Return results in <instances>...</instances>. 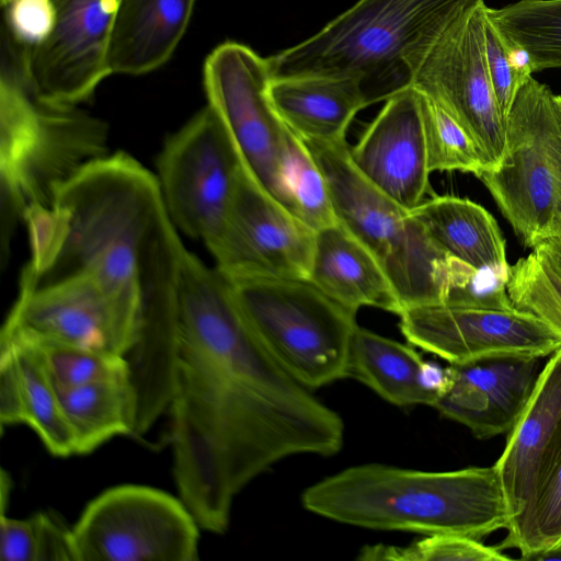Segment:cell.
Instances as JSON below:
<instances>
[{
  "mask_svg": "<svg viewBox=\"0 0 561 561\" xmlns=\"http://www.w3.org/2000/svg\"><path fill=\"white\" fill-rule=\"evenodd\" d=\"M173 473L199 527L224 534L234 497L279 460L332 456L341 416L267 353L229 280L186 250L170 402Z\"/></svg>",
  "mask_w": 561,
  "mask_h": 561,
  "instance_id": "cell-1",
  "label": "cell"
},
{
  "mask_svg": "<svg viewBox=\"0 0 561 561\" xmlns=\"http://www.w3.org/2000/svg\"><path fill=\"white\" fill-rule=\"evenodd\" d=\"M163 207L156 174L129 153L89 162L57 188L49 206L28 211L31 260L20 287L90 274L141 296L139 255Z\"/></svg>",
  "mask_w": 561,
  "mask_h": 561,
  "instance_id": "cell-2",
  "label": "cell"
},
{
  "mask_svg": "<svg viewBox=\"0 0 561 561\" xmlns=\"http://www.w3.org/2000/svg\"><path fill=\"white\" fill-rule=\"evenodd\" d=\"M301 503L316 515L351 526L478 540L511 522L494 465L439 472L353 466L307 488Z\"/></svg>",
  "mask_w": 561,
  "mask_h": 561,
  "instance_id": "cell-3",
  "label": "cell"
},
{
  "mask_svg": "<svg viewBox=\"0 0 561 561\" xmlns=\"http://www.w3.org/2000/svg\"><path fill=\"white\" fill-rule=\"evenodd\" d=\"M484 0H357L304 42L267 58L272 77L328 76L359 82L368 105L410 85L415 60Z\"/></svg>",
  "mask_w": 561,
  "mask_h": 561,
  "instance_id": "cell-4",
  "label": "cell"
},
{
  "mask_svg": "<svg viewBox=\"0 0 561 561\" xmlns=\"http://www.w3.org/2000/svg\"><path fill=\"white\" fill-rule=\"evenodd\" d=\"M106 123L78 105L36 98L23 78L0 80L2 261L15 225L32 205L49 206L57 188L108 153Z\"/></svg>",
  "mask_w": 561,
  "mask_h": 561,
  "instance_id": "cell-5",
  "label": "cell"
},
{
  "mask_svg": "<svg viewBox=\"0 0 561 561\" xmlns=\"http://www.w3.org/2000/svg\"><path fill=\"white\" fill-rule=\"evenodd\" d=\"M228 280L259 342L295 380L313 389L346 377L356 312L309 279Z\"/></svg>",
  "mask_w": 561,
  "mask_h": 561,
  "instance_id": "cell-6",
  "label": "cell"
},
{
  "mask_svg": "<svg viewBox=\"0 0 561 561\" xmlns=\"http://www.w3.org/2000/svg\"><path fill=\"white\" fill-rule=\"evenodd\" d=\"M304 142L324 175L337 221L377 257L402 311L440 304L438 271L448 254L409 210L358 171L346 140Z\"/></svg>",
  "mask_w": 561,
  "mask_h": 561,
  "instance_id": "cell-7",
  "label": "cell"
},
{
  "mask_svg": "<svg viewBox=\"0 0 561 561\" xmlns=\"http://www.w3.org/2000/svg\"><path fill=\"white\" fill-rule=\"evenodd\" d=\"M553 95L533 76L522 85L506 118L502 159L478 176L530 249L561 238V121Z\"/></svg>",
  "mask_w": 561,
  "mask_h": 561,
  "instance_id": "cell-8",
  "label": "cell"
},
{
  "mask_svg": "<svg viewBox=\"0 0 561 561\" xmlns=\"http://www.w3.org/2000/svg\"><path fill=\"white\" fill-rule=\"evenodd\" d=\"M243 169L225 125L207 104L170 135L157 160V180L175 228L218 244Z\"/></svg>",
  "mask_w": 561,
  "mask_h": 561,
  "instance_id": "cell-9",
  "label": "cell"
},
{
  "mask_svg": "<svg viewBox=\"0 0 561 561\" xmlns=\"http://www.w3.org/2000/svg\"><path fill=\"white\" fill-rule=\"evenodd\" d=\"M199 528L181 499L122 484L89 502L72 533L78 561H197Z\"/></svg>",
  "mask_w": 561,
  "mask_h": 561,
  "instance_id": "cell-10",
  "label": "cell"
},
{
  "mask_svg": "<svg viewBox=\"0 0 561 561\" xmlns=\"http://www.w3.org/2000/svg\"><path fill=\"white\" fill-rule=\"evenodd\" d=\"M141 296L90 274L20 287L0 336H18L126 356L137 343Z\"/></svg>",
  "mask_w": 561,
  "mask_h": 561,
  "instance_id": "cell-11",
  "label": "cell"
},
{
  "mask_svg": "<svg viewBox=\"0 0 561 561\" xmlns=\"http://www.w3.org/2000/svg\"><path fill=\"white\" fill-rule=\"evenodd\" d=\"M165 207L156 216L139 255L141 323L126 356L138 399L134 436L140 437L170 405L179 345V287L185 253Z\"/></svg>",
  "mask_w": 561,
  "mask_h": 561,
  "instance_id": "cell-12",
  "label": "cell"
},
{
  "mask_svg": "<svg viewBox=\"0 0 561 561\" xmlns=\"http://www.w3.org/2000/svg\"><path fill=\"white\" fill-rule=\"evenodd\" d=\"M485 7L481 1L466 11L415 60L410 85L438 102L463 127L491 170L504 152L505 122L486 66Z\"/></svg>",
  "mask_w": 561,
  "mask_h": 561,
  "instance_id": "cell-13",
  "label": "cell"
},
{
  "mask_svg": "<svg viewBox=\"0 0 561 561\" xmlns=\"http://www.w3.org/2000/svg\"><path fill=\"white\" fill-rule=\"evenodd\" d=\"M271 78L267 58L237 42L218 45L204 64L208 105L225 125L247 172L282 205V157L289 128L270 102Z\"/></svg>",
  "mask_w": 561,
  "mask_h": 561,
  "instance_id": "cell-14",
  "label": "cell"
},
{
  "mask_svg": "<svg viewBox=\"0 0 561 561\" xmlns=\"http://www.w3.org/2000/svg\"><path fill=\"white\" fill-rule=\"evenodd\" d=\"M316 231L242 169L221 238L210 252L228 279H308Z\"/></svg>",
  "mask_w": 561,
  "mask_h": 561,
  "instance_id": "cell-15",
  "label": "cell"
},
{
  "mask_svg": "<svg viewBox=\"0 0 561 561\" xmlns=\"http://www.w3.org/2000/svg\"><path fill=\"white\" fill-rule=\"evenodd\" d=\"M55 22L38 45L23 48L22 78L39 100L78 105L111 75L107 49L119 0H51Z\"/></svg>",
  "mask_w": 561,
  "mask_h": 561,
  "instance_id": "cell-16",
  "label": "cell"
},
{
  "mask_svg": "<svg viewBox=\"0 0 561 561\" xmlns=\"http://www.w3.org/2000/svg\"><path fill=\"white\" fill-rule=\"evenodd\" d=\"M400 330L414 346L449 364L496 356L545 357L561 347V336L535 314L512 309L445 304L404 309Z\"/></svg>",
  "mask_w": 561,
  "mask_h": 561,
  "instance_id": "cell-17",
  "label": "cell"
},
{
  "mask_svg": "<svg viewBox=\"0 0 561 561\" xmlns=\"http://www.w3.org/2000/svg\"><path fill=\"white\" fill-rule=\"evenodd\" d=\"M350 156L358 171L407 210L430 190L425 133L419 92L411 85L386 100Z\"/></svg>",
  "mask_w": 561,
  "mask_h": 561,
  "instance_id": "cell-18",
  "label": "cell"
},
{
  "mask_svg": "<svg viewBox=\"0 0 561 561\" xmlns=\"http://www.w3.org/2000/svg\"><path fill=\"white\" fill-rule=\"evenodd\" d=\"M539 358L496 356L450 364L449 383L433 408L480 439L508 433L536 386Z\"/></svg>",
  "mask_w": 561,
  "mask_h": 561,
  "instance_id": "cell-19",
  "label": "cell"
},
{
  "mask_svg": "<svg viewBox=\"0 0 561 561\" xmlns=\"http://www.w3.org/2000/svg\"><path fill=\"white\" fill-rule=\"evenodd\" d=\"M507 434L505 448L494 467L511 524L528 506L561 443V347L541 368L530 399Z\"/></svg>",
  "mask_w": 561,
  "mask_h": 561,
  "instance_id": "cell-20",
  "label": "cell"
},
{
  "mask_svg": "<svg viewBox=\"0 0 561 561\" xmlns=\"http://www.w3.org/2000/svg\"><path fill=\"white\" fill-rule=\"evenodd\" d=\"M346 377L357 379L392 404L434 407L447 389L449 369L424 360L405 344L357 325Z\"/></svg>",
  "mask_w": 561,
  "mask_h": 561,
  "instance_id": "cell-21",
  "label": "cell"
},
{
  "mask_svg": "<svg viewBox=\"0 0 561 561\" xmlns=\"http://www.w3.org/2000/svg\"><path fill=\"white\" fill-rule=\"evenodd\" d=\"M308 279L354 312L362 307L398 316L402 312L396 290L377 257L340 222L316 231Z\"/></svg>",
  "mask_w": 561,
  "mask_h": 561,
  "instance_id": "cell-22",
  "label": "cell"
},
{
  "mask_svg": "<svg viewBox=\"0 0 561 561\" xmlns=\"http://www.w3.org/2000/svg\"><path fill=\"white\" fill-rule=\"evenodd\" d=\"M267 94L283 123L301 140L337 142L368 105L358 81L328 76L272 77Z\"/></svg>",
  "mask_w": 561,
  "mask_h": 561,
  "instance_id": "cell-23",
  "label": "cell"
},
{
  "mask_svg": "<svg viewBox=\"0 0 561 561\" xmlns=\"http://www.w3.org/2000/svg\"><path fill=\"white\" fill-rule=\"evenodd\" d=\"M195 0H119L107 64L111 73L142 75L173 54L190 22Z\"/></svg>",
  "mask_w": 561,
  "mask_h": 561,
  "instance_id": "cell-24",
  "label": "cell"
},
{
  "mask_svg": "<svg viewBox=\"0 0 561 561\" xmlns=\"http://www.w3.org/2000/svg\"><path fill=\"white\" fill-rule=\"evenodd\" d=\"M411 216L446 254L508 277L506 242L495 218L481 205L443 195L424 199Z\"/></svg>",
  "mask_w": 561,
  "mask_h": 561,
  "instance_id": "cell-25",
  "label": "cell"
},
{
  "mask_svg": "<svg viewBox=\"0 0 561 561\" xmlns=\"http://www.w3.org/2000/svg\"><path fill=\"white\" fill-rule=\"evenodd\" d=\"M75 438L76 455H87L119 435H134L138 399L130 378L57 390Z\"/></svg>",
  "mask_w": 561,
  "mask_h": 561,
  "instance_id": "cell-26",
  "label": "cell"
},
{
  "mask_svg": "<svg viewBox=\"0 0 561 561\" xmlns=\"http://www.w3.org/2000/svg\"><path fill=\"white\" fill-rule=\"evenodd\" d=\"M0 345L9 346L14 354L23 387L25 424L53 456L76 455L75 438L58 392L33 345L18 337H0Z\"/></svg>",
  "mask_w": 561,
  "mask_h": 561,
  "instance_id": "cell-27",
  "label": "cell"
},
{
  "mask_svg": "<svg viewBox=\"0 0 561 561\" xmlns=\"http://www.w3.org/2000/svg\"><path fill=\"white\" fill-rule=\"evenodd\" d=\"M486 14L504 36L526 50L534 72L561 67V0H518Z\"/></svg>",
  "mask_w": 561,
  "mask_h": 561,
  "instance_id": "cell-28",
  "label": "cell"
},
{
  "mask_svg": "<svg viewBox=\"0 0 561 561\" xmlns=\"http://www.w3.org/2000/svg\"><path fill=\"white\" fill-rule=\"evenodd\" d=\"M282 205L314 231L337 224L329 187L306 144L288 130L282 157Z\"/></svg>",
  "mask_w": 561,
  "mask_h": 561,
  "instance_id": "cell-29",
  "label": "cell"
},
{
  "mask_svg": "<svg viewBox=\"0 0 561 561\" xmlns=\"http://www.w3.org/2000/svg\"><path fill=\"white\" fill-rule=\"evenodd\" d=\"M506 530V537L496 548H516L522 560L561 543V443L528 506Z\"/></svg>",
  "mask_w": 561,
  "mask_h": 561,
  "instance_id": "cell-30",
  "label": "cell"
},
{
  "mask_svg": "<svg viewBox=\"0 0 561 561\" xmlns=\"http://www.w3.org/2000/svg\"><path fill=\"white\" fill-rule=\"evenodd\" d=\"M18 339L33 345L56 390L103 380L130 378L129 364L124 356L66 344Z\"/></svg>",
  "mask_w": 561,
  "mask_h": 561,
  "instance_id": "cell-31",
  "label": "cell"
},
{
  "mask_svg": "<svg viewBox=\"0 0 561 561\" xmlns=\"http://www.w3.org/2000/svg\"><path fill=\"white\" fill-rule=\"evenodd\" d=\"M419 95L431 173L460 171L478 178L486 167L473 139L438 102Z\"/></svg>",
  "mask_w": 561,
  "mask_h": 561,
  "instance_id": "cell-32",
  "label": "cell"
},
{
  "mask_svg": "<svg viewBox=\"0 0 561 561\" xmlns=\"http://www.w3.org/2000/svg\"><path fill=\"white\" fill-rule=\"evenodd\" d=\"M507 294L515 308L528 311L561 336V276L536 252L510 265Z\"/></svg>",
  "mask_w": 561,
  "mask_h": 561,
  "instance_id": "cell-33",
  "label": "cell"
},
{
  "mask_svg": "<svg viewBox=\"0 0 561 561\" xmlns=\"http://www.w3.org/2000/svg\"><path fill=\"white\" fill-rule=\"evenodd\" d=\"M358 559L385 561H503L510 558L496 547L456 534L425 535L408 546H365Z\"/></svg>",
  "mask_w": 561,
  "mask_h": 561,
  "instance_id": "cell-34",
  "label": "cell"
},
{
  "mask_svg": "<svg viewBox=\"0 0 561 561\" xmlns=\"http://www.w3.org/2000/svg\"><path fill=\"white\" fill-rule=\"evenodd\" d=\"M485 59L501 115L506 118L517 92L531 77L533 69L525 49L512 44L486 14L483 20Z\"/></svg>",
  "mask_w": 561,
  "mask_h": 561,
  "instance_id": "cell-35",
  "label": "cell"
},
{
  "mask_svg": "<svg viewBox=\"0 0 561 561\" xmlns=\"http://www.w3.org/2000/svg\"><path fill=\"white\" fill-rule=\"evenodd\" d=\"M3 8L8 26L23 48L38 45L51 32L55 22L51 0H9Z\"/></svg>",
  "mask_w": 561,
  "mask_h": 561,
  "instance_id": "cell-36",
  "label": "cell"
},
{
  "mask_svg": "<svg viewBox=\"0 0 561 561\" xmlns=\"http://www.w3.org/2000/svg\"><path fill=\"white\" fill-rule=\"evenodd\" d=\"M35 531V561H78L72 527L54 512L32 515Z\"/></svg>",
  "mask_w": 561,
  "mask_h": 561,
  "instance_id": "cell-37",
  "label": "cell"
},
{
  "mask_svg": "<svg viewBox=\"0 0 561 561\" xmlns=\"http://www.w3.org/2000/svg\"><path fill=\"white\" fill-rule=\"evenodd\" d=\"M0 423L25 424L24 396L14 354L9 346L0 345Z\"/></svg>",
  "mask_w": 561,
  "mask_h": 561,
  "instance_id": "cell-38",
  "label": "cell"
},
{
  "mask_svg": "<svg viewBox=\"0 0 561 561\" xmlns=\"http://www.w3.org/2000/svg\"><path fill=\"white\" fill-rule=\"evenodd\" d=\"M0 560L35 561V531L32 517L0 516Z\"/></svg>",
  "mask_w": 561,
  "mask_h": 561,
  "instance_id": "cell-39",
  "label": "cell"
},
{
  "mask_svg": "<svg viewBox=\"0 0 561 561\" xmlns=\"http://www.w3.org/2000/svg\"><path fill=\"white\" fill-rule=\"evenodd\" d=\"M533 251L545 259L561 276V238H553L543 241L535 247Z\"/></svg>",
  "mask_w": 561,
  "mask_h": 561,
  "instance_id": "cell-40",
  "label": "cell"
},
{
  "mask_svg": "<svg viewBox=\"0 0 561 561\" xmlns=\"http://www.w3.org/2000/svg\"><path fill=\"white\" fill-rule=\"evenodd\" d=\"M525 560L527 561H549V560H561V543L550 547L548 549L536 552Z\"/></svg>",
  "mask_w": 561,
  "mask_h": 561,
  "instance_id": "cell-41",
  "label": "cell"
},
{
  "mask_svg": "<svg viewBox=\"0 0 561 561\" xmlns=\"http://www.w3.org/2000/svg\"><path fill=\"white\" fill-rule=\"evenodd\" d=\"M553 101H554L557 113H558L559 118L561 121V95H556L554 94Z\"/></svg>",
  "mask_w": 561,
  "mask_h": 561,
  "instance_id": "cell-42",
  "label": "cell"
},
{
  "mask_svg": "<svg viewBox=\"0 0 561 561\" xmlns=\"http://www.w3.org/2000/svg\"><path fill=\"white\" fill-rule=\"evenodd\" d=\"M9 0H0L1 5L3 7Z\"/></svg>",
  "mask_w": 561,
  "mask_h": 561,
  "instance_id": "cell-43",
  "label": "cell"
}]
</instances>
